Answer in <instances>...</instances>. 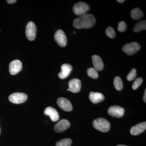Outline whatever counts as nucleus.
Listing matches in <instances>:
<instances>
[{
  "mask_svg": "<svg viewBox=\"0 0 146 146\" xmlns=\"http://www.w3.org/2000/svg\"><path fill=\"white\" fill-rule=\"evenodd\" d=\"M96 23V20L94 15L86 14L76 18L73 21V26L76 29H89Z\"/></svg>",
  "mask_w": 146,
  "mask_h": 146,
  "instance_id": "1",
  "label": "nucleus"
},
{
  "mask_svg": "<svg viewBox=\"0 0 146 146\" xmlns=\"http://www.w3.org/2000/svg\"><path fill=\"white\" fill-rule=\"evenodd\" d=\"M94 127L97 130L103 132H106L110 130V123L104 118H98L94 120L93 122Z\"/></svg>",
  "mask_w": 146,
  "mask_h": 146,
  "instance_id": "2",
  "label": "nucleus"
},
{
  "mask_svg": "<svg viewBox=\"0 0 146 146\" xmlns=\"http://www.w3.org/2000/svg\"><path fill=\"white\" fill-rule=\"evenodd\" d=\"M90 9L89 5L84 2L77 3L74 5L73 8V11L75 14L80 16L86 14Z\"/></svg>",
  "mask_w": 146,
  "mask_h": 146,
  "instance_id": "3",
  "label": "nucleus"
},
{
  "mask_svg": "<svg viewBox=\"0 0 146 146\" xmlns=\"http://www.w3.org/2000/svg\"><path fill=\"white\" fill-rule=\"evenodd\" d=\"M141 49V46L137 42H133L127 44L123 47L122 50L124 52L128 55H132Z\"/></svg>",
  "mask_w": 146,
  "mask_h": 146,
  "instance_id": "4",
  "label": "nucleus"
},
{
  "mask_svg": "<svg viewBox=\"0 0 146 146\" xmlns=\"http://www.w3.org/2000/svg\"><path fill=\"white\" fill-rule=\"evenodd\" d=\"M28 96L26 94L23 93H14L9 97V101L15 104H20L26 101Z\"/></svg>",
  "mask_w": 146,
  "mask_h": 146,
  "instance_id": "5",
  "label": "nucleus"
},
{
  "mask_svg": "<svg viewBox=\"0 0 146 146\" xmlns=\"http://www.w3.org/2000/svg\"><path fill=\"white\" fill-rule=\"evenodd\" d=\"M55 41L58 46L61 47L66 46L67 44V37L64 32L62 30H58L54 34Z\"/></svg>",
  "mask_w": 146,
  "mask_h": 146,
  "instance_id": "6",
  "label": "nucleus"
},
{
  "mask_svg": "<svg viewBox=\"0 0 146 146\" xmlns=\"http://www.w3.org/2000/svg\"><path fill=\"white\" fill-rule=\"evenodd\" d=\"M36 28L33 22H29L26 28V35L27 39L30 41H33L36 37Z\"/></svg>",
  "mask_w": 146,
  "mask_h": 146,
  "instance_id": "7",
  "label": "nucleus"
},
{
  "mask_svg": "<svg viewBox=\"0 0 146 146\" xmlns=\"http://www.w3.org/2000/svg\"><path fill=\"white\" fill-rule=\"evenodd\" d=\"M125 111L123 108L118 106H113L108 108V113L112 117L119 118L123 116Z\"/></svg>",
  "mask_w": 146,
  "mask_h": 146,
  "instance_id": "8",
  "label": "nucleus"
},
{
  "mask_svg": "<svg viewBox=\"0 0 146 146\" xmlns=\"http://www.w3.org/2000/svg\"><path fill=\"white\" fill-rule=\"evenodd\" d=\"M57 104L64 111L70 112L72 110V105L70 102L65 98H59L57 100Z\"/></svg>",
  "mask_w": 146,
  "mask_h": 146,
  "instance_id": "9",
  "label": "nucleus"
},
{
  "mask_svg": "<svg viewBox=\"0 0 146 146\" xmlns=\"http://www.w3.org/2000/svg\"><path fill=\"white\" fill-rule=\"evenodd\" d=\"M68 85L69 91L74 93H77L81 89V82L78 79H73L69 82Z\"/></svg>",
  "mask_w": 146,
  "mask_h": 146,
  "instance_id": "10",
  "label": "nucleus"
},
{
  "mask_svg": "<svg viewBox=\"0 0 146 146\" xmlns=\"http://www.w3.org/2000/svg\"><path fill=\"white\" fill-rule=\"evenodd\" d=\"M22 69V63L20 60H15L11 61L9 65V71L11 74H16Z\"/></svg>",
  "mask_w": 146,
  "mask_h": 146,
  "instance_id": "11",
  "label": "nucleus"
},
{
  "mask_svg": "<svg viewBox=\"0 0 146 146\" xmlns=\"http://www.w3.org/2000/svg\"><path fill=\"white\" fill-rule=\"evenodd\" d=\"M70 126V122L68 120L63 119L56 123L55 125L54 129L56 132H61L67 129Z\"/></svg>",
  "mask_w": 146,
  "mask_h": 146,
  "instance_id": "12",
  "label": "nucleus"
},
{
  "mask_svg": "<svg viewBox=\"0 0 146 146\" xmlns=\"http://www.w3.org/2000/svg\"><path fill=\"white\" fill-rule=\"evenodd\" d=\"M72 70V65L68 63H65L61 66V72L58 74V77L61 79H64L68 77Z\"/></svg>",
  "mask_w": 146,
  "mask_h": 146,
  "instance_id": "13",
  "label": "nucleus"
},
{
  "mask_svg": "<svg viewBox=\"0 0 146 146\" xmlns=\"http://www.w3.org/2000/svg\"><path fill=\"white\" fill-rule=\"evenodd\" d=\"M146 129V122H143L132 127L130 129V133L133 136H136L145 131Z\"/></svg>",
  "mask_w": 146,
  "mask_h": 146,
  "instance_id": "14",
  "label": "nucleus"
},
{
  "mask_svg": "<svg viewBox=\"0 0 146 146\" xmlns=\"http://www.w3.org/2000/svg\"><path fill=\"white\" fill-rule=\"evenodd\" d=\"M44 114L48 116L52 121L55 122L59 119V116L56 110L52 107H48L44 110Z\"/></svg>",
  "mask_w": 146,
  "mask_h": 146,
  "instance_id": "15",
  "label": "nucleus"
},
{
  "mask_svg": "<svg viewBox=\"0 0 146 146\" xmlns=\"http://www.w3.org/2000/svg\"><path fill=\"white\" fill-rule=\"evenodd\" d=\"M92 58L94 69L97 71H102L104 68V64L101 58L97 55H94Z\"/></svg>",
  "mask_w": 146,
  "mask_h": 146,
  "instance_id": "16",
  "label": "nucleus"
},
{
  "mask_svg": "<svg viewBox=\"0 0 146 146\" xmlns=\"http://www.w3.org/2000/svg\"><path fill=\"white\" fill-rule=\"evenodd\" d=\"M89 98L90 101L95 104L101 102L104 100V96L99 92H90Z\"/></svg>",
  "mask_w": 146,
  "mask_h": 146,
  "instance_id": "17",
  "label": "nucleus"
},
{
  "mask_svg": "<svg viewBox=\"0 0 146 146\" xmlns=\"http://www.w3.org/2000/svg\"><path fill=\"white\" fill-rule=\"evenodd\" d=\"M144 16V13L139 8L136 7L131 11V16L134 20H138Z\"/></svg>",
  "mask_w": 146,
  "mask_h": 146,
  "instance_id": "18",
  "label": "nucleus"
},
{
  "mask_svg": "<svg viewBox=\"0 0 146 146\" xmlns=\"http://www.w3.org/2000/svg\"><path fill=\"white\" fill-rule=\"evenodd\" d=\"M146 29V21L145 20L138 22L135 25L133 28V31L134 32H138L142 30Z\"/></svg>",
  "mask_w": 146,
  "mask_h": 146,
  "instance_id": "19",
  "label": "nucleus"
},
{
  "mask_svg": "<svg viewBox=\"0 0 146 146\" xmlns=\"http://www.w3.org/2000/svg\"><path fill=\"white\" fill-rule=\"evenodd\" d=\"M114 85L116 90L121 91L122 89L123 84L121 78L119 76L115 77L114 78Z\"/></svg>",
  "mask_w": 146,
  "mask_h": 146,
  "instance_id": "20",
  "label": "nucleus"
},
{
  "mask_svg": "<svg viewBox=\"0 0 146 146\" xmlns=\"http://www.w3.org/2000/svg\"><path fill=\"white\" fill-rule=\"evenodd\" d=\"M72 141L70 138H65L58 141L56 146H71Z\"/></svg>",
  "mask_w": 146,
  "mask_h": 146,
  "instance_id": "21",
  "label": "nucleus"
},
{
  "mask_svg": "<svg viewBox=\"0 0 146 146\" xmlns=\"http://www.w3.org/2000/svg\"><path fill=\"white\" fill-rule=\"evenodd\" d=\"M87 74L91 78L97 79L98 77V73L94 68H89L87 70Z\"/></svg>",
  "mask_w": 146,
  "mask_h": 146,
  "instance_id": "22",
  "label": "nucleus"
},
{
  "mask_svg": "<svg viewBox=\"0 0 146 146\" xmlns=\"http://www.w3.org/2000/svg\"><path fill=\"white\" fill-rule=\"evenodd\" d=\"M105 33L106 35L110 38H114L116 35L115 30L113 28L110 27H108L106 29Z\"/></svg>",
  "mask_w": 146,
  "mask_h": 146,
  "instance_id": "23",
  "label": "nucleus"
},
{
  "mask_svg": "<svg viewBox=\"0 0 146 146\" xmlns=\"http://www.w3.org/2000/svg\"><path fill=\"white\" fill-rule=\"evenodd\" d=\"M143 82V79L142 78L139 77L135 80V81L132 84V88L133 90H136L138 89Z\"/></svg>",
  "mask_w": 146,
  "mask_h": 146,
  "instance_id": "24",
  "label": "nucleus"
},
{
  "mask_svg": "<svg viewBox=\"0 0 146 146\" xmlns=\"http://www.w3.org/2000/svg\"><path fill=\"white\" fill-rule=\"evenodd\" d=\"M136 69L133 68L131 70L130 72L127 75V78L128 81H131L133 80L136 78Z\"/></svg>",
  "mask_w": 146,
  "mask_h": 146,
  "instance_id": "25",
  "label": "nucleus"
},
{
  "mask_svg": "<svg viewBox=\"0 0 146 146\" xmlns=\"http://www.w3.org/2000/svg\"><path fill=\"white\" fill-rule=\"evenodd\" d=\"M127 26L125 22L121 21L119 22L118 25V30L120 32H123L126 29Z\"/></svg>",
  "mask_w": 146,
  "mask_h": 146,
  "instance_id": "26",
  "label": "nucleus"
},
{
  "mask_svg": "<svg viewBox=\"0 0 146 146\" xmlns=\"http://www.w3.org/2000/svg\"><path fill=\"white\" fill-rule=\"evenodd\" d=\"M16 1H17L16 0H8V1H7V2L9 4L14 3H16Z\"/></svg>",
  "mask_w": 146,
  "mask_h": 146,
  "instance_id": "27",
  "label": "nucleus"
},
{
  "mask_svg": "<svg viewBox=\"0 0 146 146\" xmlns=\"http://www.w3.org/2000/svg\"><path fill=\"white\" fill-rule=\"evenodd\" d=\"M144 101L145 103L146 102V90H145V93H144L143 96Z\"/></svg>",
  "mask_w": 146,
  "mask_h": 146,
  "instance_id": "28",
  "label": "nucleus"
},
{
  "mask_svg": "<svg viewBox=\"0 0 146 146\" xmlns=\"http://www.w3.org/2000/svg\"><path fill=\"white\" fill-rule=\"evenodd\" d=\"M117 1L119 3H122L124 2L125 1L124 0H117Z\"/></svg>",
  "mask_w": 146,
  "mask_h": 146,
  "instance_id": "29",
  "label": "nucleus"
},
{
  "mask_svg": "<svg viewBox=\"0 0 146 146\" xmlns=\"http://www.w3.org/2000/svg\"><path fill=\"white\" fill-rule=\"evenodd\" d=\"M117 146H128L125 145H117Z\"/></svg>",
  "mask_w": 146,
  "mask_h": 146,
  "instance_id": "30",
  "label": "nucleus"
},
{
  "mask_svg": "<svg viewBox=\"0 0 146 146\" xmlns=\"http://www.w3.org/2000/svg\"><path fill=\"white\" fill-rule=\"evenodd\" d=\"M67 91H69V89H67Z\"/></svg>",
  "mask_w": 146,
  "mask_h": 146,
  "instance_id": "31",
  "label": "nucleus"
},
{
  "mask_svg": "<svg viewBox=\"0 0 146 146\" xmlns=\"http://www.w3.org/2000/svg\"><path fill=\"white\" fill-rule=\"evenodd\" d=\"M0 131H1V130H0Z\"/></svg>",
  "mask_w": 146,
  "mask_h": 146,
  "instance_id": "32",
  "label": "nucleus"
},
{
  "mask_svg": "<svg viewBox=\"0 0 146 146\" xmlns=\"http://www.w3.org/2000/svg\"><path fill=\"white\" fill-rule=\"evenodd\" d=\"M0 31H1V30H0Z\"/></svg>",
  "mask_w": 146,
  "mask_h": 146,
  "instance_id": "33",
  "label": "nucleus"
}]
</instances>
